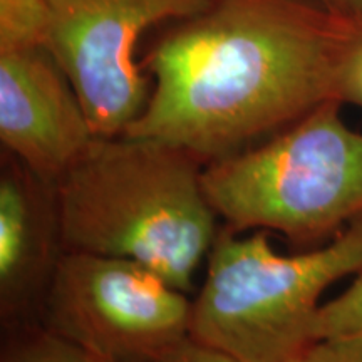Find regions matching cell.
Returning a JSON list of instances; mask_svg holds the SVG:
<instances>
[{"label":"cell","mask_w":362,"mask_h":362,"mask_svg":"<svg viewBox=\"0 0 362 362\" xmlns=\"http://www.w3.org/2000/svg\"><path fill=\"white\" fill-rule=\"evenodd\" d=\"M0 362H111L45 329L22 324L2 347Z\"/></svg>","instance_id":"cell-9"},{"label":"cell","mask_w":362,"mask_h":362,"mask_svg":"<svg viewBox=\"0 0 362 362\" xmlns=\"http://www.w3.org/2000/svg\"><path fill=\"white\" fill-rule=\"evenodd\" d=\"M47 0H0V54L45 47Z\"/></svg>","instance_id":"cell-10"},{"label":"cell","mask_w":362,"mask_h":362,"mask_svg":"<svg viewBox=\"0 0 362 362\" xmlns=\"http://www.w3.org/2000/svg\"><path fill=\"white\" fill-rule=\"evenodd\" d=\"M330 99L257 148L206 163L202 181L225 228L274 230L307 250L362 216V133Z\"/></svg>","instance_id":"cell-3"},{"label":"cell","mask_w":362,"mask_h":362,"mask_svg":"<svg viewBox=\"0 0 362 362\" xmlns=\"http://www.w3.org/2000/svg\"><path fill=\"white\" fill-rule=\"evenodd\" d=\"M361 25L312 0H214L151 47L155 89L124 134L205 165L235 155L337 99L339 66Z\"/></svg>","instance_id":"cell-1"},{"label":"cell","mask_w":362,"mask_h":362,"mask_svg":"<svg viewBox=\"0 0 362 362\" xmlns=\"http://www.w3.org/2000/svg\"><path fill=\"white\" fill-rule=\"evenodd\" d=\"M208 259L189 337L237 362H291L319 342L322 293L362 274V216L325 245L288 257L272 250L265 230L238 238L225 228Z\"/></svg>","instance_id":"cell-4"},{"label":"cell","mask_w":362,"mask_h":362,"mask_svg":"<svg viewBox=\"0 0 362 362\" xmlns=\"http://www.w3.org/2000/svg\"><path fill=\"white\" fill-rule=\"evenodd\" d=\"M64 253L56 185L7 153L0 175V312L4 324H27Z\"/></svg>","instance_id":"cell-8"},{"label":"cell","mask_w":362,"mask_h":362,"mask_svg":"<svg viewBox=\"0 0 362 362\" xmlns=\"http://www.w3.org/2000/svg\"><path fill=\"white\" fill-rule=\"evenodd\" d=\"M96 138L78 94L45 47L0 54V141L52 181Z\"/></svg>","instance_id":"cell-7"},{"label":"cell","mask_w":362,"mask_h":362,"mask_svg":"<svg viewBox=\"0 0 362 362\" xmlns=\"http://www.w3.org/2000/svg\"><path fill=\"white\" fill-rule=\"evenodd\" d=\"M336 98L342 104L362 107V25L339 66Z\"/></svg>","instance_id":"cell-12"},{"label":"cell","mask_w":362,"mask_h":362,"mask_svg":"<svg viewBox=\"0 0 362 362\" xmlns=\"http://www.w3.org/2000/svg\"><path fill=\"white\" fill-rule=\"evenodd\" d=\"M160 362H237L225 352L188 337L178 347L168 352Z\"/></svg>","instance_id":"cell-14"},{"label":"cell","mask_w":362,"mask_h":362,"mask_svg":"<svg viewBox=\"0 0 362 362\" xmlns=\"http://www.w3.org/2000/svg\"><path fill=\"white\" fill-rule=\"evenodd\" d=\"M315 341L332 337L362 341V274L341 296L319 307L314 324Z\"/></svg>","instance_id":"cell-11"},{"label":"cell","mask_w":362,"mask_h":362,"mask_svg":"<svg viewBox=\"0 0 362 362\" xmlns=\"http://www.w3.org/2000/svg\"><path fill=\"white\" fill-rule=\"evenodd\" d=\"M45 49L78 94L96 136H119L149 99L138 40L165 21H187L214 0H47Z\"/></svg>","instance_id":"cell-6"},{"label":"cell","mask_w":362,"mask_h":362,"mask_svg":"<svg viewBox=\"0 0 362 362\" xmlns=\"http://www.w3.org/2000/svg\"><path fill=\"white\" fill-rule=\"evenodd\" d=\"M291 362H362V341L346 337L322 339Z\"/></svg>","instance_id":"cell-13"},{"label":"cell","mask_w":362,"mask_h":362,"mask_svg":"<svg viewBox=\"0 0 362 362\" xmlns=\"http://www.w3.org/2000/svg\"><path fill=\"white\" fill-rule=\"evenodd\" d=\"M312 2L336 16L362 22V0H312Z\"/></svg>","instance_id":"cell-15"},{"label":"cell","mask_w":362,"mask_h":362,"mask_svg":"<svg viewBox=\"0 0 362 362\" xmlns=\"http://www.w3.org/2000/svg\"><path fill=\"white\" fill-rule=\"evenodd\" d=\"M203 168L160 139L96 136L54 183L64 252L136 260L192 292L218 237Z\"/></svg>","instance_id":"cell-2"},{"label":"cell","mask_w":362,"mask_h":362,"mask_svg":"<svg viewBox=\"0 0 362 362\" xmlns=\"http://www.w3.org/2000/svg\"><path fill=\"white\" fill-rule=\"evenodd\" d=\"M40 324L111 362H160L189 337L192 302L136 260L64 252Z\"/></svg>","instance_id":"cell-5"}]
</instances>
